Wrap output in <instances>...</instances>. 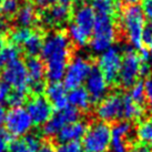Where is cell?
<instances>
[{
    "mask_svg": "<svg viewBox=\"0 0 152 152\" xmlns=\"http://www.w3.org/2000/svg\"><path fill=\"white\" fill-rule=\"evenodd\" d=\"M72 43L64 31H56L43 39L41 56L46 61V78L50 83L60 82L71 57Z\"/></svg>",
    "mask_w": 152,
    "mask_h": 152,
    "instance_id": "cell-1",
    "label": "cell"
},
{
    "mask_svg": "<svg viewBox=\"0 0 152 152\" xmlns=\"http://www.w3.org/2000/svg\"><path fill=\"white\" fill-rule=\"evenodd\" d=\"M115 39H117L115 17L96 13L92 34L89 41L91 51L98 55H101L102 52H104L113 46Z\"/></svg>",
    "mask_w": 152,
    "mask_h": 152,
    "instance_id": "cell-2",
    "label": "cell"
},
{
    "mask_svg": "<svg viewBox=\"0 0 152 152\" xmlns=\"http://www.w3.org/2000/svg\"><path fill=\"white\" fill-rule=\"evenodd\" d=\"M120 23L128 41L133 48L143 47L142 34L145 26V17L139 6H127L121 12Z\"/></svg>",
    "mask_w": 152,
    "mask_h": 152,
    "instance_id": "cell-3",
    "label": "cell"
},
{
    "mask_svg": "<svg viewBox=\"0 0 152 152\" xmlns=\"http://www.w3.org/2000/svg\"><path fill=\"white\" fill-rule=\"evenodd\" d=\"M111 142V128L107 122L98 121L88 127L82 138L83 152H108Z\"/></svg>",
    "mask_w": 152,
    "mask_h": 152,
    "instance_id": "cell-4",
    "label": "cell"
},
{
    "mask_svg": "<svg viewBox=\"0 0 152 152\" xmlns=\"http://www.w3.org/2000/svg\"><path fill=\"white\" fill-rule=\"evenodd\" d=\"M122 61V53L119 47L112 46L102 52L98 59V69L104 77L108 85H115L118 82L119 71Z\"/></svg>",
    "mask_w": 152,
    "mask_h": 152,
    "instance_id": "cell-5",
    "label": "cell"
},
{
    "mask_svg": "<svg viewBox=\"0 0 152 152\" xmlns=\"http://www.w3.org/2000/svg\"><path fill=\"white\" fill-rule=\"evenodd\" d=\"M92 70V64L87 58L77 56L68 64L64 77V86L66 89H75L81 87V85L88 78Z\"/></svg>",
    "mask_w": 152,
    "mask_h": 152,
    "instance_id": "cell-6",
    "label": "cell"
},
{
    "mask_svg": "<svg viewBox=\"0 0 152 152\" xmlns=\"http://www.w3.org/2000/svg\"><path fill=\"white\" fill-rule=\"evenodd\" d=\"M141 59L134 49L128 48L122 55L118 82L122 88H131L140 78Z\"/></svg>",
    "mask_w": 152,
    "mask_h": 152,
    "instance_id": "cell-7",
    "label": "cell"
},
{
    "mask_svg": "<svg viewBox=\"0 0 152 152\" xmlns=\"http://www.w3.org/2000/svg\"><path fill=\"white\" fill-rule=\"evenodd\" d=\"M80 120V111L75 107L68 104L61 110H56V112L51 115V118L43 124L41 134L50 138L55 137L64 126L70 123L77 122Z\"/></svg>",
    "mask_w": 152,
    "mask_h": 152,
    "instance_id": "cell-8",
    "label": "cell"
},
{
    "mask_svg": "<svg viewBox=\"0 0 152 152\" xmlns=\"http://www.w3.org/2000/svg\"><path fill=\"white\" fill-rule=\"evenodd\" d=\"M123 93H112L107 96L97 108V115L103 122L123 120Z\"/></svg>",
    "mask_w": 152,
    "mask_h": 152,
    "instance_id": "cell-9",
    "label": "cell"
},
{
    "mask_svg": "<svg viewBox=\"0 0 152 152\" xmlns=\"http://www.w3.org/2000/svg\"><path fill=\"white\" fill-rule=\"evenodd\" d=\"M6 130L8 131L11 137H20L28 133L31 129L32 121L27 110L19 108H11L6 113L4 118Z\"/></svg>",
    "mask_w": 152,
    "mask_h": 152,
    "instance_id": "cell-10",
    "label": "cell"
},
{
    "mask_svg": "<svg viewBox=\"0 0 152 152\" xmlns=\"http://www.w3.org/2000/svg\"><path fill=\"white\" fill-rule=\"evenodd\" d=\"M72 8L69 4H53L45 8L39 15V19L46 27L58 28L70 21L72 18Z\"/></svg>",
    "mask_w": 152,
    "mask_h": 152,
    "instance_id": "cell-11",
    "label": "cell"
},
{
    "mask_svg": "<svg viewBox=\"0 0 152 152\" xmlns=\"http://www.w3.org/2000/svg\"><path fill=\"white\" fill-rule=\"evenodd\" d=\"M26 103L27 112L29 113L32 123L37 127L45 124L53 114V107L43 94L31 96Z\"/></svg>",
    "mask_w": 152,
    "mask_h": 152,
    "instance_id": "cell-12",
    "label": "cell"
},
{
    "mask_svg": "<svg viewBox=\"0 0 152 152\" xmlns=\"http://www.w3.org/2000/svg\"><path fill=\"white\" fill-rule=\"evenodd\" d=\"M1 78L11 88L28 90V73L25 62L21 60L17 59L6 66L1 72Z\"/></svg>",
    "mask_w": 152,
    "mask_h": 152,
    "instance_id": "cell-13",
    "label": "cell"
},
{
    "mask_svg": "<svg viewBox=\"0 0 152 152\" xmlns=\"http://www.w3.org/2000/svg\"><path fill=\"white\" fill-rule=\"evenodd\" d=\"M86 90L89 93L91 103H100L107 97L108 82L98 68H93L86 79Z\"/></svg>",
    "mask_w": 152,
    "mask_h": 152,
    "instance_id": "cell-14",
    "label": "cell"
},
{
    "mask_svg": "<svg viewBox=\"0 0 152 152\" xmlns=\"http://www.w3.org/2000/svg\"><path fill=\"white\" fill-rule=\"evenodd\" d=\"M132 131V126L129 121H119L111 128L110 152H129L128 137Z\"/></svg>",
    "mask_w": 152,
    "mask_h": 152,
    "instance_id": "cell-15",
    "label": "cell"
},
{
    "mask_svg": "<svg viewBox=\"0 0 152 152\" xmlns=\"http://www.w3.org/2000/svg\"><path fill=\"white\" fill-rule=\"evenodd\" d=\"M94 20L96 12L89 4H80L72 11V23L88 34L90 38L92 34Z\"/></svg>",
    "mask_w": 152,
    "mask_h": 152,
    "instance_id": "cell-16",
    "label": "cell"
},
{
    "mask_svg": "<svg viewBox=\"0 0 152 152\" xmlns=\"http://www.w3.org/2000/svg\"><path fill=\"white\" fill-rule=\"evenodd\" d=\"M88 126L83 121H77L64 126L61 130L57 133L56 139L60 144L68 143V142H79L85 137Z\"/></svg>",
    "mask_w": 152,
    "mask_h": 152,
    "instance_id": "cell-17",
    "label": "cell"
},
{
    "mask_svg": "<svg viewBox=\"0 0 152 152\" xmlns=\"http://www.w3.org/2000/svg\"><path fill=\"white\" fill-rule=\"evenodd\" d=\"M45 92H46V98L51 103V106L53 107V109L61 110L69 104L67 99V90L62 83L60 82L50 83L46 87Z\"/></svg>",
    "mask_w": 152,
    "mask_h": 152,
    "instance_id": "cell-18",
    "label": "cell"
},
{
    "mask_svg": "<svg viewBox=\"0 0 152 152\" xmlns=\"http://www.w3.org/2000/svg\"><path fill=\"white\" fill-rule=\"evenodd\" d=\"M68 103L70 106L75 107L77 110L79 111H87L90 108L91 104V100L89 97V93L87 92L86 88L82 86L78 87V88L71 89L69 92L67 93Z\"/></svg>",
    "mask_w": 152,
    "mask_h": 152,
    "instance_id": "cell-19",
    "label": "cell"
},
{
    "mask_svg": "<svg viewBox=\"0 0 152 152\" xmlns=\"http://www.w3.org/2000/svg\"><path fill=\"white\" fill-rule=\"evenodd\" d=\"M37 19H38V16H37L36 8L30 2L22 4L16 15V22L19 25V27H22V28H29L31 26H34Z\"/></svg>",
    "mask_w": 152,
    "mask_h": 152,
    "instance_id": "cell-20",
    "label": "cell"
},
{
    "mask_svg": "<svg viewBox=\"0 0 152 152\" xmlns=\"http://www.w3.org/2000/svg\"><path fill=\"white\" fill-rule=\"evenodd\" d=\"M43 39H45V37L42 36L41 31L32 30L30 36L28 37V39L21 46L26 55L28 57H37L41 52Z\"/></svg>",
    "mask_w": 152,
    "mask_h": 152,
    "instance_id": "cell-21",
    "label": "cell"
},
{
    "mask_svg": "<svg viewBox=\"0 0 152 152\" xmlns=\"http://www.w3.org/2000/svg\"><path fill=\"white\" fill-rule=\"evenodd\" d=\"M91 7L97 15L115 17L120 10V0H93Z\"/></svg>",
    "mask_w": 152,
    "mask_h": 152,
    "instance_id": "cell-22",
    "label": "cell"
},
{
    "mask_svg": "<svg viewBox=\"0 0 152 152\" xmlns=\"http://www.w3.org/2000/svg\"><path fill=\"white\" fill-rule=\"evenodd\" d=\"M144 109L142 106L137 104L130 99L128 94H124L123 99V120L124 121H130V120H135L143 117Z\"/></svg>",
    "mask_w": 152,
    "mask_h": 152,
    "instance_id": "cell-23",
    "label": "cell"
},
{
    "mask_svg": "<svg viewBox=\"0 0 152 152\" xmlns=\"http://www.w3.org/2000/svg\"><path fill=\"white\" fill-rule=\"evenodd\" d=\"M19 55H20L19 47L15 46L12 43L4 46L0 50V75L6 66H8L10 62H12L15 60L19 59Z\"/></svg>",
    "mask_w": 152,
    "mask_h": 152,
    "instance_id": "cell-24",
    "label": "cell"
},
{
    "mask_svg": "<svg viewBox=\"0 0 152 152\" xmlns=\"http://www.w3.org/2000/svg\"><path fill=\"white\" fill-rule=\"evenodd\" d=\"M68 37L70 39V41L77 45L78 47H86L90 41V37L88 34H85L81 29H79L76 25H73L72 22L69 23L68 27Z\"/></svg>",
    "mask_w": 152,
    "mask_h": 152,
    "instance_id": "cell-25",
    "label": "cell"
},
{
    "mask_svg": "<svg viewBox=\"0 0 152 152\" xmlns=\"http://www.w3.org/2000/svg\"><path fill=\"white\" fill-rule=\"evenodd\" d=\"M28 100V90L27 89H11V92L9 94L7 100V106L11 108H19Z\"/></svg>",
    "mask_w": 152,
    "mask_h": 152,
    "instance_id": "cell-26",
    "label": "cell"
},
{
    "mask_svg": "<svg viewBox=\"0 0 152 152\" xmlns=\"http://www.w3.org/2000/svg\"><path fill=\"white\" fill-rule=\"evenodd\" d=\"M20 7V0H4L0 6V16L2 19H11L16 17Z\"/></svg>",
    "mask_w": 152,
    "mask_h": 152,
    "instance_id": "cell-27",
    "label": "cell"
},
{
    "mask_svg": "<svg viewBox=\"0 0 152 152\" xmlns=\"http://www.w3.org/2000/svg\"><path fill=\"white\" fill-rule=\"evenodd\" d=\"M128 96L133 102L137 104L142 106L145 102V91H144V82L142 81H137L134 85L130 88V91Z\"/></svg>",
    "mask_w": 152,
    "mask_h": 152,
    "instance_id": "cell-28",
    "label": "cell"
},
{
    "mask_svg": "<svg viewBox=\"0 0 152 152\" xmlns=\"http://www.w3.org/2000/svg\"><path fill=\"white\" fill-rule=\"evenodd\" d=\"M137 135L140 142L152 143V120H145L140 122L137 129Z\"/></svg>",
    "mask_w": 152,
    "mask_h": 152,
    "instance_id": "cell-29",
    "label": "cell"
},
{
    "mask_svg": "<svg viewBox=\"0 0 152 152\" xmlns=\"http://www.w3.org/2000/svg\"><path fill=\"white\" fill-rule=\"evenodd\" d=\"M32 30L30 28H22V27H19L16 30H13L12 32L10 34V40H11V43L15 45V46H22L23 42L28 39V37L30 36Z\"/></svg>",
    "mask_w": 152,
    "mask_h": 152,
    "instance_id": "cell-30",
    "label": "cell"
},
{
    "mask_svg": "<svg viewBox=\"0 0 152 152\" xmlns=\"http://www.w3.org/2000/svg\"><path fill=\"white\" fill-rule=\"evenodd\" d=\"M7 152H34L27 145L23 138L13 139L9 144V148Z\"/></svg>",
    "mask_w": 152,
    "mask_h": 152,
    "instance_id": "cell-31",
    "label": "cell"
},
{
    "mask_svg": "<svg viewBox=\"0 0 152 152\" xmlns=\"http://www.w3.org/2000/svg\"><path fill=\"white\" fill-rule=\"evenodd\" d=\"M55 152H83V150L79 142H68L59 144L55 149Z\"/></svg>",
    "mask_w": 152,
    "mask_h": 152,
    "instance_id": "cell-32",
    "label": "cell"
},
{
    "mask_svg": "<svg viewBox=\"0 0 152 152\" xmlns=\"http://www.w3.org/2000/svg\"><path fill=\"white\" fill-rule=\"evenodd\" d=\"M12 140V137L10 135L6 129L0 128V152H7L9 148V144Z\"/></svg>",
    "mask_w": 152,
    "mask_h": 152,
    "instance_id": "cell-33",
    "label": "cell"
},
{
    "mask_svg": "<svg viewBox=\"0 0 152 152\" xmlns=\"http://www.w3.org/2000/svg\"><path fill=\"white\" fill-rule=\"evenodd\" d=\"M11 87L6 83V82H0V106L4 107V104H7V100L9 98V94L11 92Z\"/></svg>",
    "mask_w": 152,
    "mask_h": 152,
    "instance_id": "cell-34",
    "label": "cell"
},
{
    "mask_svg": "<svg viewBox=\"0 0 152 152\" xmlns=\"http://www.w3.org/2000/svg\"><path fill=\"white\" fill-rule=\"evenodd\" d=\"M142 42L145 47H150L152 45V21L145 23L142 34Z\"/></svg>",
    "mask_w": 152,
    "mask_h": 152,
    "instance_id": "cell-35",
    "label": "cell"
},
{
    "mask_svg": "<svg viewBox=\"0 0 152 152\" xmlns=\"http://www.w3.org/2000/svg\"><path fill=\"white\" fill-rule=\"evenodd\" d=\"M144 91H145V101L148 107L152 110V77H148L144 81Z\"/></svg>",
    "mask_w": 152,
    "mask_h": 152,
    "instance_id": "cell-36",
    "label": "cell"
},
{
    "mask_svg": "<svg viewBox=\"0 0 152 152\" xmlns=\"http://www.w3.org/2000/svg\"><path fill=\"white\" fill-rule=\"evenodd\" d=\"M140 8L142 10L144 17L152 21V0H142Z\"/></svg>",
    "mask_w": 152,
    "mask_h": 152,
    "instance_id": "cell-37",
    "label": "cell"
},
{
    "mask_svg": "<svg viewBox=\"0 0 152 152\" xmlns=\"http://www.w3.org/2000/svg\"><path fill=\"white\" fill-rule=\"evenodd\" d=\"M131 152H152V148L148 143L139 142L134 144V147L131 149Z\"/></svg>",
    "mask_w": 152,
    "mask_h": 152,
    "instance_id": "cell-38",
    "label": "cell"
},
{
    "mask_svg": "<svg viewBox=\"0 0 152 152\" xmlns=\"http://www.w3.org/2000/svg\"><path fill=\"white\" fill-rule=\"evenodd\" d=\"M151 72V67L149 64V61H141L140 66V77H149Z\"/></svg>",
    "mask_w": 152,
    "mask_h": 152,
    "instance_id": "cell-39",
    "label": "cell"
},
{
    "mask_svg": "<svg viewBox=\"0 0 152 152\" xmlns=\"http://www.w3.org/2000/svg\"><path fill=\"white\" fill-rule=\"evenodd\" d=\"M52 1L53 0H30V4H32L34 6H37V7H40V8H47V7H49L50 4H52Z\"/></svg>",
    "mask_w": 152,
    "mask_h": 152,
    "instance_id": "cell-40",
    "label": "cell"
},
{
    "mask_svg": "<svg viewBox=\"0 0 152 152\" xmlns=\"http://www.w3.org/2000/svg\"><path fill=\"white\" fill-rule=\"evenodd\" d=\"M38 152H55V145L51 143V142H49L48 140L43 141Z\"/></svg>",
    "mask_w": 152,
    "mask_h": 152,
    "instance_id": "cell-41",
    "label": "cell"
},
{
    "mask_svg": "<svg viewBox=\"0 0 152 152\" xmlns=\"http://www.w3.org/2000/svg\"><path fill=\"white\" fill-rule=\"evenodd\" d=\"M4 118H6V109L4 107L0 106V127L4 122Z\"/></svg>",
    "mask_w": 152,
    "mask_h": 152,
    "instance_id": "cell-42",
    "label": "cell"
},
{
    "mask_svg": "<svg viewBox=\"0 0 152 152\" xmlns=\"http://www.w3.org/2000/svg\"><path fill=\"white\" fill-rule=\"evenodd\" d=\"M6 46V34L0 31V50Z\"/></svg>",
    "mask_w": 152,
    "mask_h": 152,
    "instance_id": "cell-43",
    "label": "cell"
},
{
    "mask_svg": "<svg viewBox=\"0 0 152 152\" xmlns=\"http://www.w3.org/2000/svg\"><path fill=\"white\" fill-rule=\"evenodd\" d=\"M58 4H69L70 6V4L71 2H73L75 0H56Z\"/></svg>",
    "mask_w": 152,
    "mask_h": 152,
    "instance_id": "cell-44",
    "label": "cell"
},
{
    "mask_svg": "<svg viewBox=\"0 0 152 152\" xmlns=\"http://www.w3.org/2000/svg\"><path fill=\"white\" fill-rule=\"evenodd\" d=\"M149 52H150V58L152 59V45L149 47Z\"/></svg>",
    "mask_w": 152,
    "mask_h": 152,
    "instance_id": "cell-45",
    "label": "cell"
},
{
    "mask_svg": "<svg viewBox=\"0 0 152 152\" xmlns=\"http://www.w3.org/2000/svg\"><path fill=\"white\" fill-rule=\"evenodd\" d=\"M2 1H4V0H0V6H1V4H2Z\"/></svg>",
    "mask_w": 152,
    "mask_h": 152,
    "instance_id": "cell-46",
    "label": "cell"
}]
</instances>
